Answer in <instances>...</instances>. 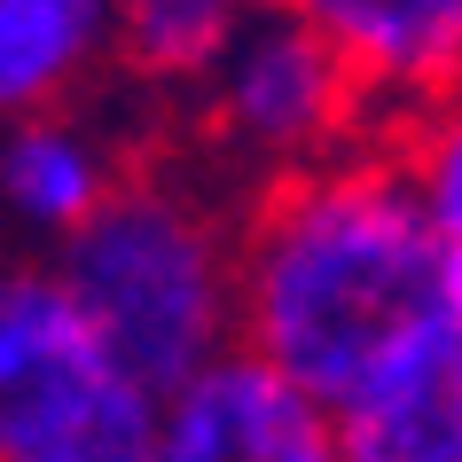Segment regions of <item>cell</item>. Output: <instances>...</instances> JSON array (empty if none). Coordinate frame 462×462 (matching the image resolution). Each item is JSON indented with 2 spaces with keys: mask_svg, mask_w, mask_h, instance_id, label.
<instances>
[{
  "mask_svg": "<svg viewBox=\"0 0 462 462\" xmlns=\"http://www.w3.org/2000/svg\"><path fill=\"white\" fill-rule=\"evenodd\" d=\"M447 236L392 142L267 172L236 227V337L337 400L439 314Z\"/></svg>",
  "mask_w": 462,
  "mask_h": 462,
  "instance_id": "1",
  "label": "cell"
},
{
  "mask_svg": "<svg viewBox=\"0 0 462 462\" xmlns=\"http://www.w3.org/2000/svg\"><path fill=\"white\" fill-rule=\"evenodd\" d=\"M55 267L157 392L236 345V227L165 172H125L110 204L55 244Z\"/></svg>",
  "mask_w": 462,
  "mask_h": 462,
  "instance_id": "2",
  "label": "cell"
},
{
  "mask_svg": "<svg viewBox=\"0 0 462 462\" xmlns=\"http://www.w3.org/2000/svg\"><path fill=\"white\" fill-rule=\"evenodd\" d=\"M165 392L102 337L63 267L0 282V462H149Z\"/></svg>",
  "mask_w": 462,
  "mask_h": 462,
  "instance_id": "3",
  "label": "cell"
},
{
  "mask_svg": "<svg viewBox=\"0 0 462 462\" xmlns=\"http://www.w3.org/2000/svg\"><path fill=\"white\" fill-rule=\"evenodd\" d=\"M204 102H212L219 142L244 149L251 165H267V172L337 157V149H353L361 125L376 118L361 71H353L314 24L282 16L274 0L259 8V24L227 48V63L204 79Z\"/></svg>",
  "mask_w": 462,
  "mask_h": 462,
  "instance_id": "4",
  "label": "cell"
},
{
  "mask_svg": "<svg viewBox=\"0 0 462 462\" xmlns=\"http://www.w3.org/2000/svg\"><path fill=\"white\" fill-rule=\"evenodd\" d=\"M149 462H345L337 400L236 337L165 392Z\"/></svg>",
  "mask_w": 462,
  "mask_h": 462,
  "instance_id": "5",
  "label": "cell"
},
{
  "mask_svg": "<svg viewBox=\"0 0 462 462\" xmlns=\"http://www.w3.org/2000/svg\"><path fill=\"white\" fill-rule=\"evenodd\" d=\"M345 462H462V329L431 314L353 392H337Z\"/></svg>",
  "mask_w": 462,
  "mask_h": 462,
  "instance_id": "6",
  "label": "cell"
},
{
  "mask_svg": "<svg viewBox=\"0 0 462 462\" xmlns=\"http://www.w3.org/2000/svg\"><path fill=\"white\" fill-rule=\"evenodd\" d=\"M274 8L314 24L361 71L384 125L462 87V0H274Z\"/></svg>",
  "mask_w": 462,
  "mask_h": 462,
  "instance_id": "7",
  "label": "cell"
},
{
  "mask_svg": "<svg viewBox=\"0 0 462 462\" xmlns=\"http://www.w3.org/2000/svg\"><path fill=\"white\" fill-rule=\"evenodd\" d=\"M118 180H125L118 149L102 142L95 125L63 118V110H24V118L8 125V149H0V196H8L16 227H32V236L63 244L71 227H87V219L110 204Z\"/></svg>",
  "mask_w": 462,
  "mask_h": 462,
  "instance_id": "8",
  "label": "cell"
},
{
  "mask_svg": "<svg viewBox=\"0 0 462 462\" xmlns=\"http://www.w3.org/2000/svg\"><path fill=\"white\" fill-rule=\"evenodd\" d=\"M118 55V0H0V102L63 110Z\"/></svg>",
  "mask_w": 462,
  "mask_h": 462,
  "instance_id": "9",
  "label": "cell"
},
{
  "mask_svg": "<svg viewBox=\"0 0 462 462\" xmlns=\"http://www.w3.org/2000/svg\"><path fill=\"white\" fill-rule=\"evenodd\" d=\"M267 0H118V63L142 87H204Z\"/></svg>",
  "mask_w": 462,
  "mask_h": 462,
  "instance_id": "10",
  "label": "cell"
},
{
  "mask_svg": "<svg viewBox=\"0 0 462 462\" xmlns=\"http://www.w3.org/2000/svg\"><path fill=\"white\" fill-rule=\"evenodd\" d=\"M384 142L400 149V165H408L431 227L447 236V244H462V87L415 102L408 118H392Z\"/></svg>",
  "mask_w": 462,
  "mask_h": 462,
  "instance_id": "11",
  "label": "cell"
},
{
  "mask_svg": "<svg viewBox=\"0 0 462 462\" xmlns=\"http://www.w3.org/2000/svg\"><path fill=\"white\" fill-rule=\"evenodd\" d=\"M439 314L462 329V244H447V259H439Z\"/></svg>",
  "mask_w": 462,
  "mask_h": 462,
  "instance_id": "12",
  "label": "cell"
}]
</instances>
